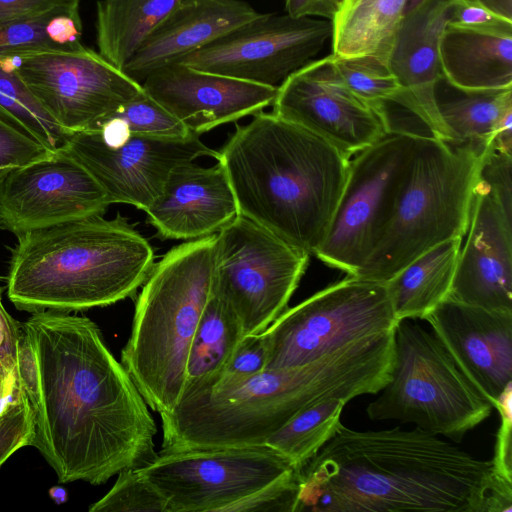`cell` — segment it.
Here are the masks:
<instances>
[{"instance_id":"1","label":"cell","mask_w":512,"mask_h":512,"mask_svg":"<svg viewBox=\"0 0 512 512\" xmlns=\"http://www.w3.org/2000/svg\"><path fill=\"white\" fill-rule=\"evenodd\" d=\"M39 370L35 447L60 483L107 482L157 455L148 405L89 318L34 312L22 324Z\"/></svg>"},{"instance_id":"2","label":"cell","mask_w":512,"mask_h":512,"mask_svg":"<svg viewBox=\"0 0 512 512\" xmlns=\"http://www.w3.org/2000/svg\"><path fill=\"white\" fill-rule=\"evenodd\" d=\"M512 486L421 428L344 425L299 469L294 512H511Z\"/></svg>"},{"instance_id":"3","label":"cell","mask_w":512,"mask_h":512,"mask_svg":"<svg viewBox=\"0 0 512 512\" xmlns=\"http://www.w3.org/2000/svg\"><path fill=\"white\" fill-rule=\"evenodd\" d=\"M394 361L391 333L366 337L306 365L266 369L234 385L182 398L161 413L160 451L259 446L303 409L378 394Z\"/></svg>"},{"instance_id":"4","label":"cell","mask_w":512,"mask_h":512,"mask_svg":"<svg viewBox=\"0 0 512 512\" xmlns=\"http://www.w3.org/2000/svg\"><path fill=\"white\" fill-rule=\"evenodd\" d=\"M216 160L240 215L316 254L340 202L350 157L316 134L260 111L246 125H236Z\"/></svg>"},{"instance_id":"5","label":"cell","mask_w":512,"mask_h":512,"mask_svg":"<svg viewBox=\"0 0 512 512\" xmlns=\"http://www.w3.org/2000/svg\"><path fill=\"white\" fill-rule=\"evenodd\" d=\"M153 265L151 245L122 216L80 218L17 235L7 296L31 313L104 307L133 296Z\"/></svg>"},{"instance_id":"6","label":"cell","mask_w":512,"mask_h":512,"mask_svg":"<svg viewBox=\"0 0 512 512\" xmlns=\"http://www.w3.org/2000/svg\"><path fill=\"white\" fill-rule=\"evenodd\" d=\"M216 234L186 241L153 265L137 297L121 363L159 414L180 401L192 339L213 294Z\"/></svg>"},{"instance_id":"7","label":"cell","mask_w":512,"mask_h":512,"mask_svg":"<svg viewBox=\"0 0 512 512\" xmlns=\"http://www.w3.org/2000/svg\"><path fill=\"white\" fill-rule=\"evenodd\" d=\"M487 148L418 135L386 224L355 277L385 283L434 246L463 238Z\"/></svg>"},{"instance_id":"8","label":"cell","mask_w":512,"mask_h":512,"mask_svg":"<svg viewBox=\"0 0 512 512\" xmlns=\"http://www.w3.org/2000/svg\"><path fill=\"white\" fill-rule=\"evenodd\" d=\"M379 393L366 409L371 420L413 423L453 442L493 409L438 338L411 319L395 327L391 377Z\"/></svg>"},{"instance_id":"9","label":"cell","mask_w":512,"mask_h":512,"mask_svg":"<svg viewBox=\"0 0 512 512\" xmlns=\"http://www.w3.org/2000/svg\"><path fill=\"white\" fill-rule=\"evenodd\" d=\"M397 323L385 283L348 275L286 308L262 332L266 369L306 365Z\"/></svg>"},{"instance_id":"10","label":"cell","mask_w":512,"mask_h":512,"mask_svg":"<svg viewBox=\"0 0 512 512\" xmlns=\"http://www.w3.org/2000/svg\"><path fill=\"white\" fill-rule=\"evenodd\" d=\"M309 256L240 214L216 233L213 293L244 336L263 332L287 308Z\"/></svg>"},{"instance_id":"11","label":"cell","mask_w":512,"mask_h":512,"mask_svg":"<svg viewBox=\"0 0 512 512\" xmlns=\"http://www.w3.org/2000/svg\"><path fill=\"white\" fill-rule=\"evenodd\" d=\"M139 469L164 497L167 512H227L299 470L266 444L160 451Z\"/></svg>"},{"instance_id":"12","label":"cell","mask_w":512,"mask_h":512,"mask_svg":"<svg viewBox=\"0 0 512 512\" xmlns=\"http://www.w3.org/2000/svg\"><path fill=\"white\" fill-rule=\"evenodd\" d=\"M420 134L390 131L356 153L346 184L316 256L356 276L371 255L386 224Z\"/></svg>"},{"instance_id":"13","label":"cell","mask_w":512,"mask_h":512,"mask_svg":"<svg viewBox=\"0 0 512 512\" xmlns=\"http://www.w3.org/2000/svg\"><path fill=\"white\" fill-rule=\"evenodd\" d=\"M68 134L92 131L143 92L141 84L83 44L0 58Z\"/></svg>"},{"instance_id":"14","label":"cell","mask_w":512,"mask_h":512,"mask_svg":"<svg viewBox=\"0 0 512 512\" xmlns=\"http://www.w3.org/2000/svg\"><path fill=\"white\" fill-rule=\"evenodd\" d=\"M332 36V21L261 13L177 63L278 88L314 60Z\"/></svg>"},{"instance_id":"15","label":"cell","mask_w":512,"mask_h":512,"mask_svg":"<svg viewBox=\"0 0 512 512\" xmlns=\"http://www.w3.org/2000/svg\"><path fill=\"white\" fill-rule=\"evenodd\" d=\"M63 150L92 175L110 204H128L143 211L160 195L175 167L203 156L218 157L217 151L194 134H124L105 139L97 131H84L69 134Z\"/></svg>"},{"instance_id":"16","label":"cell","mask_w":512,"mask_h":512,"mask_svg":"<svg viewBox=\"0 0 512 512\" xmlns=\"http://www.w3.org/2000/svg\"><path fill=\"white\" fill-rule=\"evenodd\" d=\"M276 116L323 138L348 157L389 132L385 103L354 94L332 66L330 55L290 75L272 103Z\"/></svg>"},{"instance_id":"17","label":"cell","mask_w":512,"mask_h":512,"mask_svg":"<svg viewBox=\"0 0 512 512\" xmlns=\"http://www.w3.org/2000/svg\"><path fill=\"white\" fill-rule=\"evenodd\" d=\"M110 202L97 181L63 149L0 178L3 229L16 236L103 215Z\"/></svg>"},{"instance_id":"18","label":"cell","mask_w":512,"mask_h":512,"mask_svg":"<svg viewBox=\"0 0 512 512\" xmlns=\"http://www.w3.org/2000/svg\"><path fill=\"white\" fill-rule=\"evenodd\" d=\"M423 320L495 408L512 384V311L488 310L448 297Z\"/></svg>"},{"instance_id":"19","label":"cell","mask_w":512,"mask_h":512,"mask_svg":"<svg viewBox=\"0 0 512 512\" xmlns=\"http://www.w3.org/2000/svg\"><path fill=\"white\" fill-rule=\"evenodd\" d=\"M143 90L195 135L272 105L277 89L197 70L163 66L141 82Z\"/></svg>"},{"instance_id":"20","label":"cell","mask_w":512,"mask_h":512,"mask_svg":"<svg viewBox=\"0 0 512 512\" xmlns=\"http://www.w3.org/2000/svg\"><path fill=\"white\" fill-rule=\"evenodd\" d=\"M467 231L449 297L488 310L512 311V215L479 180Z\"/></svg>"},{"instance_id":"21","label":"cell","mask_w":512,"mask_h":512,"mask_svg":"<svg viewBox=\"0 0 512 512\" xmlns=\"http://www.w3.org/2000/svg\"><path fill=\"white\" fill-rule=\"evenodd\" d=\"M455 0H425L406 13L387 65L404 92L401 106L416 116L432 136L448 142L436 103L442 80L439 44Z\"/></svg>"},{"instance_id":"22","label":"cell","mask_w":512,"mask_h":512,"mask_svg":"<svg viewBox=\"0 0 512 512\" xmlns=\"http://www.w3.org/2000/svg\"><path fill=\"white\" fill-rule=\"evenodd\" d=\"M149 223L164 239L194 240L219 232L239 215L222 165H178L162 192L145 210Z\"/></svg>"},{"instance_id":"23","label":"cell","mask_w":512,"mask_h":512,"mask_svg":"<svg viewBox=\"0 0 512 512\" xmlns=\"http://www.w3.org/2000/svg\"><path fill=\"white\" fill-rule=\"evenodd\" d=\"M260 14L242 0H181L122 71L141 84L154 70L179 62Z\"/></svg>"},{"instance_id":"24","label":"cell","mask_w":512,"mask_h":512,"mask_svg":"<svg viewBox=\"0 0 512 512\" xmlns=\"http://www.w3.org/2000/svg\"><path fill=\"white\" fill-rule=\"evenodd\" d=\"M442 79L461 91L512 88V30L447 24L439 44Z\"/></svg>"},{"instance_id":"25","label":"cell","mask_w":512,"mask_h":512,"mask_svg":"<svg viewBox=\"0 0 512 512\" xmlns=\"http://www.w3.org/2000/svg\"><path fill=\"white\" fill-rule=\"evenodd\" d=\"M461 242L456 237L434 246L385 282L398 322L424 319L449 297Z\"/></svg>"},{"instance_id":"26","label":"cell","mask_w":512,"mask_h":512,"mask_svg":"<svg viewBox=\"0 0 512 512\" xmlns=\"http://www.w3.org/2000/svg\"><path fill=\"white\" fill-rule=\"evenodd\" d=\"M243 337L236 314L213 293L191 342L181 399L215 386Z\"/></svg>"},{"instance_id":"27","label":"cell","mask_w":512,"mask_h":512,"mask_svg":"<svg viewBox=\"0 0 512 512\" xmlns=\"http://www.w3.org/2000/svg\"><path fill=\"white\" fill-rule=\"evenodd\" d=\"M180 1L99 0L95 22L98 53L122 70Z\"/></svg>"},{"instance_id":"28","label":"cell","mask_w":512,"mask_h":512,"mask_svg":"<svg viewBox=\"0 0 512 512\" xmlns=\"http://www.w3.org/2000/svg\"><path fill=\"white\" fill-rule=\"evenodd\" d=\"M406 0H368L332 20V53L339 58L374 56L387 64L405 15Z\"/></svg>"},{"instance_id":"29","label":"cell","mask_w":512,"mask_h":512,"mask_svg":"<svg viewBox=\"0 0 512 512\" xmlns=\"http://www.w3.org/2000/svg\"><path fill=\"white\" fill-rule=\"evenodd\" d=\"M453 88V87H452ZM438 95L436 103L448 142L488 147L512 118V88Z\"/></svg>"},{"instance_id":"30","label":"cell","mask_w":512,"mask_h":512,"mask_svg":"<svg viewBox=\"0 0 512 512\" xmlns=\"http://www.w3.org/2000/svg\"><path fill=\"white\" fill-rule=\"evenodd\" d=\"M346 403L342 399H327L303 409L274 433L266 445L301 469L341 428L340 416Z\"/></svg>"},{"instance_id":"31","label":"cell","mask_w":512,"mask_h":512,"mask_svg":"<svg viewBox=\"0 0 512 512\" xmlns=\"http://www.w3.org/2000/svg\"><path fill=\"white\" fill-rule=\"evenodd\" d=\"M0 119L55 153L64 148L69 136L43 108L16 72L1 67Z\"/></svg>"},{"instance_id":"32","label":"cell","mask_w":512,"mask_h":512,"mask_svg":"<svg viewBox=\"0 0 512 512\" xmlns=\"http://www.w3.org/2000/svg\"><path fill=\"white\" fill-rule=\"evenodd\" d=\"M92 131H97L104 138H116L124 134L159 137L193 135L144 90L107 116Z\"/></svg>"},{"instance_id":"33","label":"cell","mask_w":512,"mask_h":512,"mask_svg":"<svg viewBox=\"0 0 512 512\" xmlns=\"http://www.w3.org/2000/svg\"><path fill=\"white\" fill-rule=\"evenodd\" d=\"M330 57L341 80L358 97L371 104L401 106L403 89L385 62L374 56L339 58L330 54Z\"/></svg>"},{"instance_id":"34","label":"cell","mask_w":512,"mask_h":512,"mask_svg":"<svg viewBox=\"0 0 512 512\" xmlns=\"http://www.w3.org/2000/svg\"><path fill=\"white\" fill-rule=\"evenodd\" d=\"M117 475L112 488L89 507L90 512H167L164 497L139 468L125 469Z\"/></svg>"},{"instance_id":"35","label":"cell","mask_w":512,"mask_h":512,"mask_svg":"<svg viewBox=\"0 0 512 512\" xmlns=\"http://www.w3.org/2000/svg\"><path fill=\"white\" fill-rule=\"evenodd\" d=\"M59 13L70 12L53 11L0 24V58L30 52L64 50L46 31L51 17Z\"/></svg>"},{"instance_id":"36","label":"cell","mask_w":512,"mask_h":512,"mask_svg":"<svg viewBox=\"0 0 512 512\" xmlns=\"http://www.w3.org/2000/svg\"><path fill=\"white\" fill-rule=\"evenodd\" d=\"M267 357L268 347L262 332L244 336L219 381L210 389L228 387L263 372Z\"/></svg>"},{"instance_id":"37","label":"cell","mask_w":512,"mask_h":512,"mask_svg":"<svg viewBox=\"0 0 512 512\" xmlns=\"http://www.w3.org/2000/svg\"><path fill=\"white\" fill-rule=\"evenodd\" d=\"M33 434L34 412L25 396L0 414V467L17 450L30 446Z\"/></svg>"},{"instance_id":"38","label":"cell","mask_w":512,"mask_h":512,"mask_svg":"<svg viewBox=\"0 0 512 512\" xmlns=\"http://www.w3.org/2000/svg\"><path fill=\"white\" fill-rule=\"evenodd\" d=\"M55 152L0 119V178L7 172L51 157Z\"/></svg>"},{"instance_id":"39","label":"cell","mask_w":512,"mask_h":512,"mask_svg":"<svg viewBox=\"0 0 512 512\" xmlns=\"http://www.w3.org/2000/svg\"><path fill=\"white\" fill-rule=\"evenodd\" d=\"M299 470L232 505L227 512L289 511L294 512L298 494Z\"/></svg>"},{"instance_id":"40","label":"cell","mask_w":512,"mask_h":512,"mask_svg":"<svg viewBox=\"0 0 512 512\" xmlns=\"http://www.w3.org/2000/svg\"><path fill=\"white\" fill-rule=\"evenodd\" d=\"M512 153L488 146L483 156L478 180L485 184L512 215Z\"/></svg>"},{"instance_id":"41","label":"cell","mask_w":512,"mask_h":512,"mask_svg":"<svg viewBox=\"0 0 512 512\" xmlns=\"http://www.w3.org/2000/svg\"><path fill=\"white\" fill-rule=\"evenodd\" d=\"M511 394L510 384L495 408L501 415V425L496 436L495 454L491 459L495 476L505 484L512 485L511 477Z\"/></svg>"},{"instance_id":"42","label":"cell","mask_w":512,"mask_h":512,"mask_svg":"<svg viewBox=\"0 0 512 512\" xmlns=\"http://www.w3.org/2000/svg\"><path fill=\"white\" fill-rule=\"evenodd\" d=\"M448 24L479 30H512V21L496 15L472 0H455Z\"/></svg>"},{"instance_id":"43","label":"cell","mask_w":512,"mask_h":512,"mask_svg":"<svg viewBox=\"0 0 512 512\" xmlns=\"http://www.w3.org/2000/svg\"><path fill=\"white\" fill-rule=\"evenodd\" d=\"M80 0H0V24L53 11L79 13Z\"/></svg>"},{"instance_id":"44","label":"cell","mask_w":512,"mask_h":512,"mask_svg":"<svg viewBox=\"0 0 512 512\" xmlns=\"http://www.w3.org/2000/svg\"><path fill=\"white\" fill-rule=\"evenodd\" d=\"M16 374L34 409L39 400V370L34 348L23 328L18 343Z\"/></svg>"},{"instance_id":"45","label":"cell","mask_w":512,"mask_h":512,"mask_svg":"<svg viewBox=\"0 0 512 512\" xmlns=\"http://www.w3.org/2000/svg\"><path fill=\"white\" fill-rule=\"evenodd\" d=\"M22 324L4 308L0 289V373L6 376L16 370L18 343Z\"/></svg>"},{"instance_id":"46","label":"cell","mask_w":512,"mask_h":512,"mask_svg":"<svg viewBox=\"0 0 512 512\" xmlns=\"http://www.w3.org/2000/svg\"><path fill=\"white\" fill-rule=\"evenodd\" d=\"M285 8L292 17L319 16L332 21L337 14L330 0H286Z\"/></svg>"},{"instance_id":"47","label":"cell","mask_w":512,"mask_h":512,"mask_svg":"<svg viewBox=\"0 0 512 512\" xmlns=\"http://www.w3.org/2000/svg\"><path fill=\"white\" fill-rule=\"evenodd\" d=\"M496 15L512 21V0H472Z\"/></svg>"},{"instance_id":"48","label":"cell","mask_w":512,"mask_h":512,"mask_svg":"<svg viewBox=\"0 0 512 512\" xmlns=\"http://www.w3.org/2000/svg\"><path fill=\"white\" fill-rule=\"evenodd\" d=\"M337 10V14L344 12L362 2L368 0H330ZM336 14V15H337ZM335 15V16H336Z\"/></svg>"},{"instance_id":"49","label":"cell","mask_w":512,"mask_h":512,"mask_svg":"<svg viewBox=\"0 0 512 512\" xmlns=\"http://www.w3.org/2000/svg\"><path fill=\"white\" fill-rule=\"evenodd\" d=\"M424 1L425 0H406L405 14L417 8Z\"/></svg>"},{"instance_id":"50","label":"cell","mask_w":512,"mask_h":512,"mask_svg":"<svg viewBox=\"0 0 512 512\" xmlns=\"http://www.w3.org/2000/svg\"><path fill=\"white\" fill-rule=\"evenodd\" d=\"M0 229H3V220H2L1 215H0Z\"/></svg>"},{"instance_id":"51","label":"cell","mask_w":512,"mask_h":512,"mask_svg":"<svg viewBox=\"0 0 512 512\" xmlns=\"http://www.w3.org/2000/svg\"><path fill=\"white\" fill-rule=\"evenodd\" d=\"M2 377H4V376H2V375H1V373H0V379H1Z\"/></svg>"}]
</instances>
